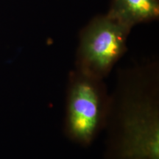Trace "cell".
<instances>
[{"mask_svg": "<svg viewBox=\"0 0 159 159\" xmlns=\"http://www.w3.org/2000/svg\"><path fill=\"white\" fill-rule=\"evenodd\" d=\"M156 63L122 71L111 94L108 159H159L158 71Z\"/></svg>", "mask_w": 159, "mask_h": 159, "instance_id": "obj_1", "label": "cell"}, {"mask_svg": "<svg viewBox=\"0 0 159 159\" xmlns=\"http://www.w3.org/2000/svg\"><path fill=\"white\" fill-rule=\"evenodd\" d=\"M130 31L107 13L93 18L80 33L74 69L104 80L126 52Z\"/></svg>", "mask_w": 159, "mask_h": 159, "instance_id": "obj_3", "label": "cell"}, {"mask_svg": "<svg viewBox=\"0 0 159 159\" xmlns=\"http://www.w3.org/2000/svg\"><path fill=\"white\" fill-rule=\"evenodd\" d=\"M127 28L159 17V0H112L107 13Z\"/></svg>", "mask_w": 159, "mask_h": 159, "instance_id": "obj_4", "label": "cell"}, {"mask_svg": "<svg viewBox=\"0 0 159 159\" xmlns=\"http://www.w3.org/2000/svg\"><path fill=\"white\" fill-rule=\"evenodd\" d=\"M111 94L103 80L72 70L66 91L63 130L69 140L89 146L105 129L110 114Z\"/></svg>", "mask_w": 159, "mask_h": 159, "instance_id": "obj_2", "label": "cell"}]
</instances>
